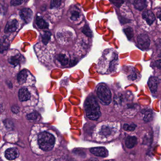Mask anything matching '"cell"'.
<instances>
[{"mask_svg":"<svg viewBox=\"0 0 161 161\" xmlns=\"http://www.w3.org/2000/svg\"><path fill=\"white\" fill-rule=\"evenodd\" d=\"M119 64L118 56L113 49H107L97 64V71L102 74H109L115 72Z\"/></svg>","mask_w":161,"mask_h":161,"instance_id":"6da1fadb","label":"cell"},{"mask_svg":"<svg viewBox=\"0 0 161 161\" xmlns=\"http://www.w3.org/2000/svg\"><path fill=\"white\" fill-rule=\"evenodd\" d=\"M86 115L89 119L97 120L100 116V106L94 96L89 97L85 103Z\"/></svg>","mask_w":161,"mask_h":161,"instance_id":"7a4b0ae2","label":"cell"},{"mask_svg":"<svg viewBox=\"0 0 161 161\" xmlns=\"http://www.w3.org/2000/svg\"><path fill=\"white\" fill-rule=\"evenodd\" d=\"M38 142L41 149L45 151H49L54 147L55 138L51 134L47 132H43L38 135Z\"/></svg>","mask_w":161,"mask_h":161,"instance_id":"3957f363","label":"cell"},{"mask_svg":"<svg viewBox=\"0 0 161 161\" xmlns=\"http://www.w3.org/2000/svg\"><path fill=\"white\" fill-rule=\"evenodd\" d=\"M97 94L100 101L103 105H109L112 102V93L106 85L100 83L97 87Z\"/></svg>","mask_w":161,"mask_h":161,"instance_id":"277c9868","label":"cell"},{"mask_svg":"<svg viewBox=\"0 0 161 161\" xmlns=\"http://www.w3.org/2000/svg\"><path fill=\"white\" fill-rule=\"evenodd\" d=\"M137 46L142 50H146L149 47L150 40L147 35L142 34L137 37Z\"/></svg>","mask_w":161,"mask_h":161,"instance_id":"5b68a950","label":"cell"},{"mask_svg":"<svg viewBox=\"0 0 161 161\" xmlns=\"http://www.w3.org/2000/svg\"><path fill=\"white\" fill-rule=\"evenodd\" d=\"M68 17L71 22L78 23L81 19L82 14L80 9L77 7H74L69 10Z\"/></svg>","mask_w":161,"mask_h":161,"instance_id":"8992f818","label":"cell"},{"mask_svg":"<svg viewBox=\"0 0 161 161\" xmlns=\"http://www.w3.org/2000/svg\"><path fill=\"white\" fill-rule=\"evenodd\" d=\"M19 14L21 19L27 23H30L31 21L33 16L32 11L28 8L22 9L20 11Z\"/></svg>","mask_w":161,"mask_h":161,"instance_id":"52a82bcc","label":"cell"},{"mask_svg":"<svg viewBox=\"0 0 161 161\" xmlns=\"http://www.w3.org/2000/svg\"><path fill=\"white\" fill-rule=\"evenodd\" d=\"M90 151L94 155L99 157H106L108 155V151L105 148L103 147L91 148Z\"/></svg>","mask_w":161,"mask_h":161,"instance_id":"ba28073f","label":"cell"},{"mask_svg":"<svg viewBox=\"0 0 161 161\" xmlns=\"http://www.w3.org/2000/svg\"><path fill=\"white\" fill-rule=\"evenodd\" d=\"M159 83H160L159 80L157 77H152L150 78L148 82V85L151 92L153 94L156 93Z\"/></svg>","mask_w":161,"mask_h":161,"instance_id":"9c48e42d","label":"cell"},{"mask_svg":"<svg viewBox=\"0 0 161 161\" xmlns=\"http://www.w3.org/2000/svg\"><path fill=\"white\" fill-rule=\"evenodd\" d=\"M19 151L16 148H11L5 152V157L9 160H13L18 158L19 156Z\"/></svg>","mask_w":161,"mask_h":161,"instance_id":"30bf717a","label":"cell"},{"mask_svg":"<svg viewBox=\"0 0 161 161\" xmlns=\"http://www.w3.org/2000/svg\"><path fill=\"white\" fill-rule=\"evenodd\" d=\"M142 15L143 19L149 25H152L155 20V17L154 14L151 11L149 10L144 12Z\"/></svg>","mask_w":161,"mask_h":161,"instance_id":"8fae6325","label":"cell"},{"mask_svg":"<svg viewBox=\"0 0 161 161\" xmlns=\"http://www.w3.org/2000/svg\"><path fill=\"white\" fill-rule=\"evenodd\" d=\"M18 22L16 19H13L8 22L5 29L6 33L13 32L17 29L18 27Z\"/></svg>","mask_w":161,"mask_h":161,"instance_id":"7c38bea8","label":"cell"},{"mask_svg":"<svg viewBox=\"0 0 161 161\" xmlns=\"http://www.w3.org/2000/svg\"><path fill=\"white\" fill-rule=\"evenodd\" d=\"M56 60L63 66L67 65L69 62V58L67 53H60L56 57Z\"/></svg>","mask_w":161,"mask_h":161,"instance_id":"4fadbf2b","label":"cell"},{"mask_svg":"<svg viewBox=\"0 0 161 161\" xmlns=\"http://www.w3.org/2000/svg\"><path fill=\"white\" fill-rule=\"evenodd\" d=\"M19 97L20 101H26L31 98V94L26 88H21L19 92Z\"/></svg>","mask_w":161,"mask_h":161,"instance_id":"5bb4252c","label":"cell"},{"mask_svg":"<svg viewBox=\"0 0 161 161\" xmlns=\"http://www.w3.org/2000/svg\"><path fill=\"white\" fill-rule=\"evenodd\" d=\"M137 139L134 136H129L126 138L125 145L128 148H132L136 145Z\"/></svg>","mask_w":161,"mask_h":161,"instance_id":"9a60e30c","label":"cell"},{"mask_svg":"<svg viewBox=\"0 0 161 161\" xmlns=\"http://www.w3.org/2000/svg\"><path fill=\"white\" fill-rule=\"evenodd\" d=\"M135 8L138 11H142L147 7V2L146 1H135L133 2Z\"/></svg>","mask_w":161,"mask_h":161,"instance_id":"2e32d148","label":"cell"},{"mask_svg":"<svg viewBox=\"0 0 161 161\" xmlns=\"http://www.w3.org/2000/svg\"><path fill=\"white\" fill-rule=\"evenodd\" d=\"M28 77V72L27 70H23L20 71V73L18 76V81L20 84H23L26 82Z\"/></svg>","mask_w":161,"mask_h":161,"instance_id":"e0dca14e","label":"cell"},{"mask_svg":"<svg viewBox=\"0 0 161 161\" xmlns=\"http://www.w3.org/2000/svg\"><path fill=\"white\" fill-rule=\"evenodd\" d=\"M36 25L40 29H45L48 28V24L42 18L37 17L36 18Z\"/></svg>","mask_w":161,"mask_h":161,"instance_id":"ac0fdd59","label":"cell"},{"mask_svg":"<svg viewBox=\"0 0 161 161\" xmlns=\"http://www.w3.org/2000/svg\"><path fill=\"white\" fill-rule=\"evenodd\" d=\"M22 57L20 54L13 56L10 58L9 62L14 65H17L18 64H20L22 61Z\"/></svg>","mask_w":161,"mask_h":161,"instance_id":"d6986e66","label":"cell"},{"mask_svg":"<svg viewBox=\"0 0 161 161\" xmlns=\"http://www.w3.org/2000/svg\"><path fill=\"white\" fill-rule=\"evenodd\" d=\"M82 31L88 37H92L93 36V33L88 25H85Z\"/></svg>","mask_w":161,"mask_h":161,"instance_id":"ffe728a7","label":"cell"},{"mask_svg":"<svg viewBox=\"0 0 161 161\" xmlns=\"http://www.w3.org/2000/svg\"><path fill=\"white\" fill-rule=\"evenodd\" d=\"M123 31H124V32L125 33L128 39H130L133 36V30L131 28H126V29H124Z\"/></svg>","mask_w":161,"mask_h":161,"instance_id":"44dd1931","label":"cell"},{"mask_svg":"<svg viewBox=\"0 0 161 161\" xmlns=\"http://www.w3.org/2000/svg\"><path fill=\"white\" fill-rule=\"evenodd\" d=\"M128 79L131 81H135L138 78V75L137 73L135 72V70L134 69H131L130 74L128 77Z\"/></svg>","mask_w":161,"mask_h":161,"instance_id":"7402d4cb","label":"cell"},{"mask_svg":"<svg viewBox=\"0 0 161 161\" xmlns=\"http://www.w3.org/2000/svg\"><path fill=\"white\" fill-rule=\"evenodd\" d=\"M136 127V126L133 124L131 125L125 124L123 126V129L126 131H133L135 129Z\"/></svg>","mask_w":161,"mask_h":161,"instance_id":"603a6c76","label":"cell"},{"mask_svg":"<svg viewBox=\"0 0 161 161\" xmlns=\"http://www.w3.org/2000/svg\"><path fill=\"white\" fill-rule=\"evenodd\" d=\"M51 33L48 32H46L44 33V35L43 36V41L45 44L47 43L49 41L50 39Z\"/></svg>","mask_w":161,"mask_h":161,"instance_id":"cb8c5ba5","label":"cell"},{"mask_svg":"<svg viewBox=\"0 0 161 161\" xmlns=\"http://www.w3.org/2000/svg\"><path fill=\"white\" fill-rule=\"evenodd\" d=\"M61 1H53L51 2V8H58L61 5Z\"/></svg>","mask_w":161,"mask_h":161,"instance_id":"d4e9b609","label":"cell"},{"mask_svg":"<svg viewBox=\"0 0 161 161\" xmlns=\"http://www.w3.org/2000/svg\"><path fill=\"white\" fill-rule=\"evenodd\" d=\"M152 117V115L151 112L147 111L145 114V118H144L145 121H149L151 119Z\"/></svg>","mask_w":161,"mask_h":161,"instance_id":"484cf974","label":"cell"},{"mask_svg":"<svg viewBox=\"0 0 161 161\" xmlns=\"http://www.w3.org/2000/svg\"><path fill=\"white\" fill-rule=\"evenodd\" d=\"M37 114L35 113H32V114H30L28 115L27 116V118H28L29 119H31V120H34V119H36L37 118Z\"/></svg>","mask_w":161,"mask_h":161,"instance_id":"4316f807","label":"cell"},{"mask_svg":"<svg viewBox=\"0 0 161 161\" xmlns=\"http://www.w3.org/2000/svg\"><path fill=\"white\" fill-rule=\"evenodd\" d=\"M22 3H23L22 1H13L11 2V4L14 6H17L21 4Z\"/></svg>","mask_w":161,"mask_h":161,"instance_id":"83f0119b","label":"cell"},{"mask_svg":"<svg viewBox=\"0 0 161 161\" xmlns=\"http://www.w3.org/2000/svg\"><path fill=\"white\" fill-rule=\"evenodd\" d=\"M114 161V160H107V161Z\"/></svg>","mask_w":161,"mask_h":161,"instance_id":"f1b7e54d","label":"cell"}]
</instances>
